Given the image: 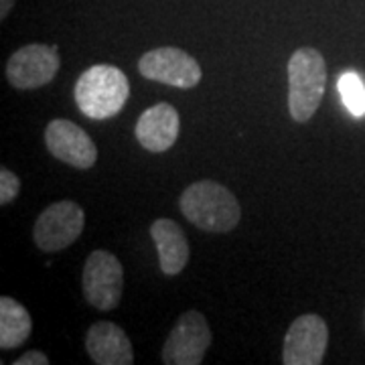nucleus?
Masks as SVG:
<instances>
[{
	"label": "nucleus",
	"mask_w": 365,
	"mask_h": 365,
	"mask_svg": "<svg viewBox=\"0 0 365 365\" xmlns=\"http://www.w3.org/2000/svg\"><path fill=\"white\" fill-rule=\"evenodd\" d=\"M179 207L195 227L211 234H227L242 220L237 197L225 185L211 179L191 182L182 191Z\"/></svg>",
	"instance_id": "obj_1"
},
{
	"label": "nucleus",
	"mask_w": 365,
	"mask_h": 365,
	"mask_svg": "<svg viewBox=\"0 0 365 365\" xmlns=\"http://www.w3.org/2000/svg\"><path fill=\"white\" fill-rule=\"evenodd\" d=\"M130 83L122 69L108 63L88 67L76 81L73 98L79 112L91 120L114 118L128 102Z\"/></svg>",
	"instance_id": "obj_2"
},
{
	"label": "nucleus",
	"mask_w": 365,
	"mask_h": 365,
	"mask_svg": "<svg viewBox=\"0 0 365 365\" xmlns=\"http://www.w3.org/2000/svg\"><path fill=\"white\" fill-rule=\"evenodd\" d=\"M288 112L294 122H309L323 102L327 88L325 57L314 47H300L288 59Z\"/></svg>",
	"instance_id": "obj_3"
},
{
	"label": "nucleus",
	"mask_w": 365,
	"mask_h": 365,
	"mask_svg": "<svg viewBox=\"0 0 365 365\" xmlns=\"http://www.w3.org/2000/svg\"><path fill=\"white\" fill-rule=\"evenodd\" d=\"M83 299L96 311H114L124 292L122 262L108 250H93L81 276Z\"/></svg>",
	"instance_id": "obj_4"
},
{
	"label": "nucleus",
	"mask_w": 365,
	"mask_h": 365,
	"mask_svg": "<svg viewBox=\"0 0 365 365\" xmlns=\"http://www.w3.org/2000/svg\"><path fill=\"white\" fill-rule=\"evenodd\" d=\"M86 227V211L76 201H57L41 211L33 227V240L41 252L55 254L69 248Z\"/></svg>",
	"instance_id": "obj_5"
},
{
	"label": "nucleus",
	"mask_w": 365,
	"mask_h": 365,
	"mask_svg": "<svg viewBox=\"0 0 365 365\" xmlns=\"http://www.w3.org/2000/svg\"><path fill=\"white\" fill-rule=\"evenodd\" d=\"M213 341L205 314L199 311H185L169 333L163 347L165 365H199Z\"/></svg>",
	"instance_id": "obj_6"
},
{
	"label": "nucleus",
	"mask_w": 365,
	"mask_h": 365,
	"mask_svg": "<svg viewBox=\"0 0 365 365\" xmlns=\"http://www.w3.org/2000/svg\"><path fill=\"white\" fill-rule=\"evenodd\" d=\"M138 71L144 79L181 90L195 88L203 78L199 61L179 47H157L146 51L138 59Z\"/></svg>",
	"instance_id": "obj_7"
},
{
	"label": "nucleus",
	"mask_w": 365,
	"mask_h": 365,
	"mask_svg": "<svg viewBox=\"0 0 365 365\" xmlns=\"http://www.w3.org/2000/svg\"><path fill=\"white\" fill-rule=\"evenodd\" d=\"M61 66L59 49L55 45L31 43L9 57L6 79L16 90H37L51 83Z\"/></svg>",
	"instance_id": "obj_8"
},
{
	"label": "nucleus",
	"mask_w": 365,
	"mask_h": 365,
	"mask_svg": "<svg viewBox=\"0 0 365 365\" xmlns=\"http://www.w3.org/2000/svg\"><path fill=\"white\" fill-rule=\"evenodd\" d=\"M329 345V327L319 314H300L284 335L282 364L321 365Z\"/></svg>",
	"instance_id": "obj_9"
},
{
	"label": "nucleus",
	"mask_w": 365,
	"mask_h": 365,
	"mask_svg": "<svg viewBox=\"0 0 365 365\" xmlns=\"http://www.w3.org/2000/svg\"><path fill=\"white\" fill-rule=\"evenodd\" d=\"M45 146L51 157L73 169H91L98 160V148L90 134L66 118H55L47 124Z\"/></svg>",
	"instance_id": "obj_10"
},
{
	"label": "nucleus",
	"mask_w": 365,
	"mask_h": 365,
	"mask_svg": "<svg viewBox=\"0 0 365 365\" xmlns=\"http://www.w3.org/2000/svg\"><path fill=\"white\" fill-rule=\"evenodd\" d=\"M181 118L175 106L167 102L146 108L136 122V140L148 153H167L179 138Z\"/></svg>",
	"instance_id": "obj_11"
},
{
	"label": "nucleus",
	"mask_w": 365,
	"mask_h": 365,
	"mask_svg": "<svg viewBox=\"0 0 365 365\" xmlns=\"http://www.w3.org/2000/svg\"><path fill=\"white\" fill-rule=\"evenodd\" d=\"M86 351L98 365H132L134 347L122 327L98 321L86 333Z\"/></svg>",
	"instance_id": "obj_12"
},
{
	"label": "nucleus",
	"mask_w": 365,
	"mask_h": 365,
	"mask_svg": "<svg viewBox=\"0 0 365 365\" xmlns=\"http://www.w3.org/2000/svg\"><path fill=\"white\" fill-rule=\"evenodd\" d=\"M150 237L157 246L158 266L165 276H177L185 270L191 250L182 227L173 220L160 217L150 225Z\"/></svg>",
	"instance_id": "obj_13"
},
{
	"label": "nucleus",
	"mask_w": 365,
	"mask_h": 365,
	"mask_svg": "<svg viewBox=\"0 0 365 365\" xmlns=\"http://www.w3.org/2000/svg\"><path fill=\"white\" fill-rule=\"evenodd\" d=\"M33 333V319L25 307L13 297H0V347L16 349Z\"/></svg>",
	"instance_id": "obj_14"
},
{
	"label": "nucleus",
	"mask_w": 365,
	"mask_h": 365,
	"mask_svg": "<svg viewBox=\"0 0 365 365\" xmlns=\"http://www.w3.org/2000/svg\"><path fill=\"white\" fill-rule=\"evenodd\" d=\"M337 90L341 93L343 104L353 116H364L365 114V86L364 79L355 71H345L337 81Z\"/></svg>",
	"instance_id": "obj_15"
},
{
	"label": "nucleus",
	"mask_w": 365,
	"mask_h": 365,
	"mask_svg": "<svg viewBox=\"0 0 365 365\" xmlns=\"http://www.w3.org/2000/svg\"><path fill=\"white\" fill-rule=\"evenodd\" d=\"M21 191V179L14 175L13 170L6 167L0 169V205L6 207L9 203H13L16 195Z\"/></svg>",
	"instance_id": "obj_16"
},
{
	"label": "nucleus",
	"mask_w": 365,
	"mask_h": 365,
	"mask_svg": "<svg viewBox=\"0 0 365 365\" xmlns=\"http://www.w3.org/2000/svg\"><path fill=\"white\" fill-rule=\"evenodd\" d=\"M13 365H49V357L41 351H25L19 359H14Z\"/></svg>",
	"instance_id": "obj_17"
},
{
	"label": "nucleus",
	"mask_w": 365,
	"mask_h": 365,
	"mask_svg": "<svg viewBox=\"0 0 365 365\" xmlns=\"http://www.w3.org/2000/svg\"><path fill=\"white\" fill-rule=\"evenodd\" d=\"M14 2L16 0H0V21H4L9 16V13L13 11Z\"/></svg>",
	"instance_id": "obj_18"
}]
</instances>
